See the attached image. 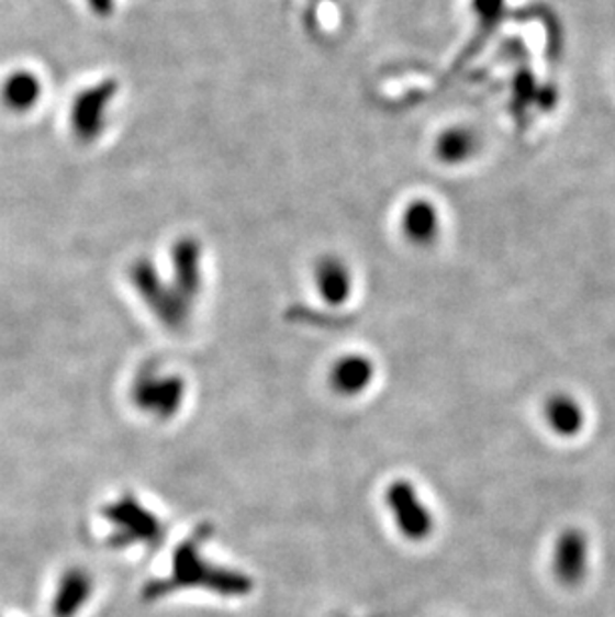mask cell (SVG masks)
<instances>
[{"mask_svg": "<svg viewBox=\"0 0 615 617\" xmlns=\"http://www.w3.org/2000/svg\"><path fill=\"white\" fill-rule=\"evenodd\" d=\"M200 546H202L200 534L185 541L182 546H178L172 563V575L170 580L156 585L154 590L156 594L165 595L178 587H192V585L206 587L209 592L226 597L250 594L253 582L248 580V575L210 565L200 553Z\"/></svg>", "mask_w": 615, "mask_h": 617, "instance_id": "cell-1", "label": "cell"}, {"mask_svg": "<svg viewBox=\"0 0 615 617\" xmlns=\"http://www.w3.org/2000/svg\"><path fill=\"white\" fill-rule=\"evenodd\" d=\"M310 284L322 304L342 308L356 294L358 278L346 256L338 253L320 254L310 268Z\"/></svg>", "mask_w": 615, "mask_h": 617, "instance_id": "cell-2", "label": "cell"}, {"mask_svg": "<svg viewBox=\"0 0 615 617\" xmlns=\"http://www.w3.org/2000/svg\"><path fill=\"white\" fill-rule=\"evenodd\" d=\"M395 226L400 238L417 250L434 248L444 232V214L436 200L429 197H412L400 210Z\"/></svg>", "mask_w": 615, "mask_h": 617, "instance_id": "cell-3", "label": "cell"}, {"mask_svg": "<svg viewBox=\"0 0 615 617\" xmlns=\"http://www.w3.org/2000/svg\"><path fill=\"white\" fill-rule=\"evenodd\" d=\"M134 400L144 412L156 418H172L185 402V380L180 375L165 374L158 368L148 366L136 375Z\"/></svg>", "mask_w": 615, "mask_h": 617, "instance_id": "cell-4", "label": "cell"}, {"mask_svg": "<svg viewBox=\"0 0 615 617\" xmlns=\"http://www.w3.org/2000/svg\"><path fill=\"white\" fill-rule=\"evenodd\" d=\"M385 502L394 516L395 526L407 540L417 541L428 538L434 529V519L428 506L422 502V497L417 496L414 485L406 480H398L385 490Z\"/></svg>", "mask_w": 615, "mask_h": 617, "instance_id": "cell-5", "label": "cell"}, {"mask_svg": "<svg viewBox=\"0 0 615 617\" xmlns=\"http://www.w3.org/2000/svg\"><path fill=\"white\" fill-rule=\"evenodd\" d=\"M480 148V138L466 124H450L441 128L432 141V156L448 168L468 165Z\"/></svg>", "mask_w": 615, "mask_h": 617, "instance_id": "cell-6", "label": "cell"}, {"mask_svg": "<svg viewBox=\"0 0 615 617\" xmlns=\"http://www.w3.org/2000/svg\"><path fill=\"white\" fill-rule=\"evenodd\" d=\"M112 99H114L112 82H102L99 87L87 90L78 97L75 102V112H72V126L80 138L90 141V138L99 136L107 122V114H109L107 109Z\"/></svg>", "mask_w": 615, "mask_h": 617, "instance_id": "cell-7", "label": "cell"}, {"mask_svg": "<svg viewBox=\"0 0 615 617\" xmlns=\"http://www.w3.org/2000/svg\"><path fill=\"white\" fill-rule=\"evenodd\" d=\"M376 366L364 354H346L329 368V388L340 396H358L372 384Z\"/></svg>", "mask_w": 615, "mask_h": 617, "instance_id": "cell-8", "label": "cell"}, {"mask_svg": "<svg viewBox=\"0 0 615 617\" xmlns=\"http://www.w3.org/2000/svg\"><path fill=\"white\" fill-rule=\"evenodd\" d=\"M554 570L563 584L582 582L588 570V541L583 534L570 529L561 536L554 553Z\"/></svg>", "mask_w": 615, "mask_h": 617, "instance_id": "cell-9", "label": "cell"}, {"mask_svg": "<svg viewBox=\"0 0 615 617\" xmlns=\"http://www.w3.org/2000/svg\"><path fill=\"white\" fill-rule=\"evenodd\" d=\"M110 518L121 524L122 538L132 541H150L160 538V524L148 509L138 506L134 500H124L119 506L112 507Z\"/></svg>", "mask_w": 615, "mask_h": 617, "instance_id": "cell-10", "label": "cell"}, {"mask_svg": "<svg viewBox=\"0 0 615 617\" xmlns=\"http://www.w3.org/2000/svg\"><path fill=\"white\" fill-rule=\"evenodd\" d=\"M546 419L556 434L570 438L582 430L583 412L570 396H554L546 404Z\"/></svg>", "mask_w": 615, "mask_h": 617, "instance_id": "cell-11", "label": "cell"}, {"mask_svg": "<svg viewBox=\"0 0 615 617\" xmlns=\"http://www.w3.org/2000/svg\"><path fill=\"white\" fill-rule=\"evenodd\" d=\"M41 97L38 78L31 72H14L2 85V100L12 111H26Z\"/></svg>", "mask_w": 615, "mask_h": 617, "instance_id": "cell-12", "label": "cell"}]
</instances>
